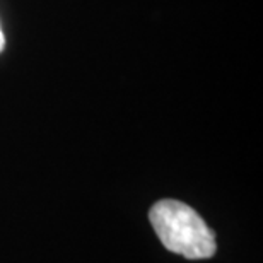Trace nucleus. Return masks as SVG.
Returning a JSON list of instances; mask_svg holds the SVG:
<instances>
[{"mask_svg":"<svg viewBox=\"0 0 263 263\" xmlns=\"http://www.w3.org/2000/svg\"><path fill=\"white\" fill-rule=\"evenodd\" d=\"M149 220L167 251L188 260H207L217 251L215 233L200 214L180 200H159L149 210Z\"/></svg>","mask_w":263,"mask_h":263,"instance_id":"obj_1","label":"nucleus"},{"mask_svg":"<svg viewBox=\"0 0 263 263\" xmlns=\"http://www.w3.org/2000/svg\"><path fill=\"white\" fill-rule=\"evenodd\" d=\"M4 45H5V38H4V33H2V29H0V51H2Z\"/></svg>","mask_w":263,"mask_h":263,"instance_id":"obj_2","label":"nucleus"}]
</instances>
